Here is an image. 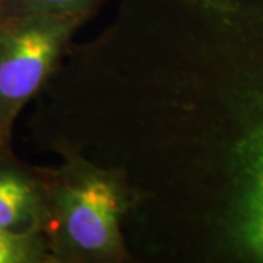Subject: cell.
<instances>
[{
  "label": "cell",
  "instance_id": "obj_2",
  "mask_svg": "<svg viewBox=\"0 0 263 263\" xmlns=\"http://www.w3.org/2000/svg\"><path fill=\"white\" fill-rule=\"evenodd\" d=\"M86 22L78 16H12L0 19V127L12 135L25 105L35 98Z\"/></svg>",
  "mask_w": 263,
  "mask_h": 263
},
{
  "label": "cell",
  "instance_id": "obj_5",
  "mask_svg": "<svg viewBox=\"0 0 263 263\" xmlns=\"http://www.w3.org/2000/svg\"><path fill=\"white\" fill-rule=\"evenodd\" d=\"M56 263L47 234L0 230V263Z\"/></svg>",
  "mask_w": 263,
  "mask_h": 263
},
{
  "label": "cell",
  "instance_id": "obj_6",
  "mask_svg": "<svg viewBox=\"0 0 263 263\" xmlns=\"http://www.w3.org/2000/svg\"><path fill=\"white\" fill-rule=\"evenodd\" d=\"M9 142H10V135L8 132H5L0 127V152L9 149Z\"/></svg>",
  "mask_w": 263,
  "mask_h": 263
},
{
  "label": "cell",
  "instance_id": "obj_4",
  "mask_svg": "<svg viewBox=\"0 0 263 263\" xmlns=\"http://www.w3.org/2000/svg\"><path fill=\"white\" fill-rule=\"evenodd\" d=\"M105 0H0V19L12 16H78L88 19Z\"/></svg>",
  "mask_w": 263,
  "mask_h": 263
},
{
  "label": "cell",
  "instance_id": "obj_3",
  "mask_svg": "<svg viewBox=\"0 0 263 263\" xmlns=\"http://www.w3.org/2000/svg\"><path fill=\"white\" fill-rule=\"evenodd\" d=\"M48 218L47 170L29 167L9 149L0 152V230L46 233Z\"/></svg>",
  "mask_w": 263,
  "mask_h": 263
},
{
  "label": "cell",
  "instance_id": "obj_1",
  "mask_svg": "<svg viewBox=\"0 0 263 263\" xmlns=\"http://www.w3.org/2000/svg\"><path fill=\"white\" fill-rule=\"evenodd\" d=\"M60 155L62 164L47 170L46 234L56 263L132 260L124 222L133 197L122 173L72 151Z\"/></svg>",
  "mask_w": 263,
  "mask_h": 263
}]
</instances>
